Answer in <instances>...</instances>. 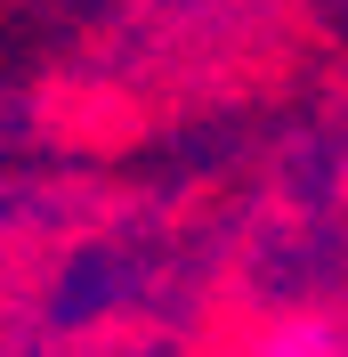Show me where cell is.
<instances>
[{
	"label": "cell",
	"instance_id": "cell-1",
	"mask_svg": "<svg viewBox=\"0 0 348 357\" xmlns=\"http://www.w3.org/2000/svg\"><path fill=\"white\" fill-rule=\"evenodd\" d=\"M235 357H348V349H340V333H332L324 317H276V325H260Z\"/></svg>",
	"mask_w": 348,
	"mask_h": 357
}]
</instances>
